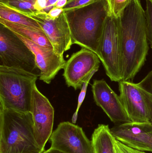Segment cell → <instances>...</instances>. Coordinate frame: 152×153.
Segmentation results:
<instances>
[{
	"mask_svg": "<svg viewBox=\"0 0 152 153\" xmlns=\"http://www.w3.org/2000/svg\"><path fill=\"white\" fill-rule=\"evenodd\" d=\"M64 12L62 8H59L54 6L47 13L48 16L53 19H56L60 15Z\"/></svg>",
	"mask_w": 152,
	"mask_h": 153,
	"instance_id": "25",
	"label": "cell"
},
{
	"mask_svg": "<svg viewBox=\"0 0 152 153\" xmlns=\"http://www.w3.org/2000/svg\"><path fill=\"white\" fill-rule=\"evenodd\" d=\"M95 74V73H93L83 84L82 89H81V91H80L79 96L78 97L77 107L75 113L73 114V117H72V122L73 124H76V122L79 108H80V107L82 105V103H83V102H84V100L85 97L87 86H88V85L89 84V82H90V80H91L93 76Z\"/></svg>",
	"mask_w": 152,
	"mask_h": 153,
	"instance_id": "21",
	"label": "cell"
},
{
	"mask_svg": "<svg viewBox=\"0 0 152 153\" xmlns=\"http://www.w3.org/2000/svg\"><path fill=\"white\" fill-rule=\"evenodd\" d=\"M114 146L115 153H147L125 145L115 138L114 140Z\"/></svg>",
	"mask_w": 152,
	"mask_h": 153,
	"instance_id": "24",
	"label": "cell"
},
{
	"mask_svg": "<svg viewBox=\"0 0 152 153\" xmlns=\"http://www.w3.org/2000/svg\"><path fill=\"white\" fill-rule=\"evenodd\" d=\"M106 74L112 81L121 78V50L118 18L109 15L104 22L99 48V55Z\"/></svg>",
	"mask_w": 152,
	"mask_h": 153,
	"instance_id": "6",
	"label": "cell"
},
{
	"mask_svg": "<svg viewBox=\"0 0 152 153\" xmlns=\"http://www.w3.org/2000/svg\"><path fill=\"white\" fill-rule=\"evenodd\" d=\"M34 132L31 112L0 107V153H43Z\"/></svg>",
	"mask_w": 152,
	"mask_h": 153,
	"instance_id": "3",
	"label": "cell"
},
{
	"mask_svg": "<svg viewBox=\"0 0 152 153\" xmlns=\"http://www.w3.org/2000/svg\"><path fill=\"white\" fill-rule=\"evenodd\" d=\"M95 1L96 0H68L67 4L62 9L64 12H67L87 5Z\"/></svg>",
	"mask_w": 152,
	"mask_h": 153,
	"instance_id": "23",
	"label": "cell"
},
{
	"mask_svg": "<svg viewBox=\"0 0 152 153\" xmlns=\"http://www.w3.org/2000/svg\"><path fill=\"white\" fill-rule=\"evenodd\" d=\"M47 0H36L35 3V9L37 11H41L46 8L47 4Z\"/></svg>",
	"mask_w": 152,
	"mask_h": 153,
	"instance_id": "26",
	"label": "cell"
},
{
	"mask_svg": "<svg viewBox=\"0 0 152 153\" xmlns=\"http://www.w3.org/2000/svg\"><path fill=\"white\" fill-rule=\"evenodd\" d=\"M64 12L73 45L89 49L98 56L104 22L110 15L107 0H96L87 5Z\"/></svg>",
	"mask_w": 152,
	"mask_h": 153,
	"instance_id": "2",
	"label": "cell"
},
{
	"mask_svg": "<svg viewBox=\"0 0 152 153\" xmlns=\"http://www.w3.org/2000/svg\"><path fill=\"white\" fill-rule=\"evenodd\" d=\"M114 139L108 125H98L91 138L94 153H115Z\"/></svg>",
	"mask_w": 152,
	"mask_h": 153,
	"instance_id": "15",
	"label": "cell"
},
{
	"mask_svg": "<svg viewBox=\"0 0 152 153\" xmlns=\"http://www.w3.org/2000/svg\"><path fill=\"white\" fill-rule=\"evenodd\" d=\"M0 66L25 71L40 77L35 56L12 31L1 24Z\"/></svg>",
	"mask_w": 152,
	"mask_h": 153,
	"instance_id": "5",
	"label": "cell"
},
{
	"mask_svg": "<svg viewBox=\"0 0 152 153\" xmlns=\"http://www.w3.org/2000/svg\"><path fill=\"white\" fill-rule=\"evenodd\" d=\"M0 23L12 31L16 32L43 47L53 49L45 33L42 31L0 19Z\"/></svg>",
	"mask_w": 152,
	"mask_h": 153,
	"instance_id": "16",
	"label": "cell"
},
{
	"mask_svg": "<svg viewBox=\"0 0 152 153\" xmlns=\"http://www.w3.org/2000/svg\"><path fill=\"white\" fill-rule=\"evenodd\" d=\"M116 140L136 150L152 152V124L130 122L110 128Z\"/></svg>",
	"mask_w": 152,
	"mask_h": 153,
	"instance_id": "12",
	"label": "cell"
},
{
	"mask_svg": "<svg viewBox=\"0 0 152 153\" xmlns=\"http://www.w3.org/2000/svg\"><path fill=\"white\" fill-rule=\"evenodd\" d=\"M122 81H133L149 51L145 11L140 0H132L119 17Z\"/></svg>",
	"mask_w": 152,
	"mask_h": 153,
	"instance_id": "1",
	"label": "cell"
},
{
	"mask_svg": "<svg viewBox=\"0 0 152 153\" xmlns=\"http://www.w3.org/2000/svg\"><path fill=\"white\" fill-rule=\"evenodd\" d=\"M36 1V0H0V3L25 14L37 11L34 6Z\"/></svg>",
	"mask_w": 152,
	"mask_h": 153,
	"instance_id": "18",
	"label": "cell"
},
{
	"mask_svg": "<svg viewBox=\"0 0 152 153\" xmlns=\"http://www.w3.org/2000/svg\"><path fill=\"white\" fill-rule=\"evenodd\" d=\"M24 15L32 18L38 23L50 40L55 53L63 56L65 52L70 49L73 44L64 12L55 19L51 18L43 11Z\"/></svg>",
	"mask_w": 152,
	"mask_h": 153,
	"instance_id": "9",
	"label": "cell"
},
{
	"mask_svg": "<svg viewBox=\"0 0 152 153\" xmlns=\"http://www.w3.org/2000/svg\"><path fill=\"white\" fill-rule=\"evenodd\" d=\"M58 0H47V4H46V7L47 6H51V5H55L56 3L57 2Z\"/></svg>",
	"mask_w": 152,
	"mask_h": 153,
	"instance_id": "29",
	"label": "cell"
},
{
	"mask_svg": "<svg viewBox=\"0 0 152 153\" xmlns=\"http://www.w3.org/2000/svg\"><path fill=\"white\" fill-rule=\"evenodd\" d=\"M100 63L101 60L95 53L82 48L66 61L62 74L66 84L75 90L82 89L88 77L98 71Z\"/></svg>",
	"mask_w": 152,
	"mask_h": 153,
	"instance_id": "8",
	"label": "cell"
},
{
	"mask_svg": "<svg viewBox=\"0 0 152 153\" xmlns=\"http://www.w3.org/2000/svg\"><path fill=\"white\" fill-rule=\"evenodd\" d=\"M50 140L51 148L63 153H94L92 141L83 128L68 121L59 124Z\"/></svg>",
	"mask_w": 152,
	"mask_h": 153,
	"instance_id": "10",
	"label": "cell"
},
{
	"mask_svg": "<svg viewBox=\"0 0 152 153\" xmlns=\"http://www.w3.org/2000/svg\"><path fill=\"white\" fill-rule=\"evenodd\" d=\"M146 10H145L146 23V33L148 42L152 49V0H145Z\"/></svg>",
	"mask_w": 152,
	"mask_h": 153,
	"instance_id": "20",
	"label": "cell"
},
{
	"mask_svg": "<svg viewBox=\"0 0 152 153\" xmlns=\"http://www.w3.org/2000/svg\"><path fill=\"white\" fill-rule=\"evenodd\" d=\"M43 153H63L58 150L50 148L46 151H44Z\"/></svg>",
	"mask_w": 152,
	"mask_h": 153,
	"instance_id": "28",
	"label": "cell"
},
{
	"mask_svg": "<svg viewBox=\"0 0 152 153\" xmlns=\"http://www.w3.org/2000/svg\"><path fill=\"white\" fill-rule=\"evenodd\" d=\"M30 112L36 140L43 152L46 144L53 132L54 111L48 99L39 91L36 84L32 92Z\"/></svg>",
	"mask_w": 152,
	"mask_h": 153,
	"instance_id": "11",
	"label": "cell"
},
{
	"mask_svg": "<svg viewBox=\"0 0 152 153\" xmlns=\"http://www.w3.org/2000/svg\"><path fill=\"white\" fill-rule=\"evenodd\" d=\"M38 77L22 70L0 66V107L30 112L32 92Z\"/></svg>",
	"mask_w": 152,
	"mask_h": 153,
	"instance_id": "4",
	"label": "cell"
},
{
	"mask_svg": "<svg viewBox=\"0 0 152 153\" xmlns=\"http://www.w3.org/2000/svg\"><path fill=\"white\" fill-rule=\"evenodd\" d=\"M132 0H107L110 15L119 18L122 12Z\"/></svg>",
	"mask_w": 152,
	"mask_h": 153,
	"instance_id": "19",
	"label": "cell"
},
{
	"mask_svg": "<svg viewBox=\"0 0 152 153\" xmlns=\"http://www.w3.org/2000/svg\"><path fill=\"white\" fill-rule=\"evenodd\" d=\"M137 84L147 93L152 102V71L143 79ZM151 123L152 124V118Z\"/></svg>",
	"mask_w": 152,
	"mask_h": 153,
	"instance_id": "22",
	"label": "cell"
},
{
	"mask_svg": "<svg viewBox=\"0 0 152 153\" xmlns=\"http://www.w3.org/2000/svg\"><path fill=\"white\" fill-rule=\"evenodd\" d=\"M68 0H58L54 6L57 8H63L67 4Z\"/></svg>",
	"mask_w": 152,
	"mask_h": 153,
	"instance_id": "27",
	"label": "cell"
},
{
	"mask_svg": "<svg viewBox=\"0 0 152 153\" xmlns=\"http://www.w3.org/2000/svg\"><path fill=\"white\" fill-rule=\"evenodd\" d=\"M122 104L132 122H150L152 118V102L149 94L131 81L119 82Z\"/></svg>",
	"mask_w": 152,
	"mask_h": 153,
	"instance_id": "7",
	"label": "cell"
},
{
	"mask_svg": "<svg viewBox=\"0 0 152 153\" xmlns=\"http://www.w3.org/2000/svg\"><path fill=\"white\" fill-rule=\"evenodd\" d=\"M12 32L35 54L37 65L41 71L39 80L48 84L51 83L59 71L64 68L66 61L63 56L58 55L53 49L43 47L21 35Z\"/></svg>",
	"mask_w": 152,
	"mask_h": 153,
	"instance_id": "14",
	"label": "cell"
},
{
	"mask_svg": "<svg viewBox=\"0 0 152 153\" xmlns=\"http://www.w3.org/2000/svg\"><path fill=\"white\" fill-rule=\"evenodd\" d=\"M0 19L44 32L35 20L2 3H0Z\"/></svg>",
	"mask_w": 152,
	"mask_h": 153,
	"instance_id": "17",
	"label": "cell"
},
{
	"mask_svg": "<svg viewBox=\"0 0 152 153\" xmlns=\"http://www.w3.org/2000/svg\"><path fill=\"white\" fill-rule=\"evenodd\" d=\"M95 102L116 125L132 122L118 96L104 79L94 80L92 86Z\"/></svg>",
	"mask_w": 152,
	"mask_h": 153,
	"instance_id": "13",
	"label": "cell"
}]
</instances>
